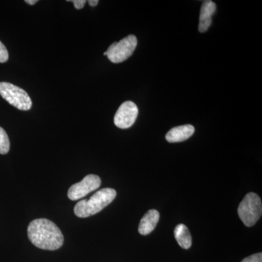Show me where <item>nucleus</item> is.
Here are the masks:
<instances>
[{"label":"nucleus","mask_w":262,"mask_h":262,"mask_svg":"<svg viewBox=\"0 0 262 262\" xmlns=\"http://www.w3.org/2000/svg\"><path fill=\"white\" fill-rule=\"evenodd\" d=\"M237 212L244 225L248 227H252L261 216V198L256 193H248L239 203Z\"/></svg>","instance_id":"3"},{"label":"nucleus","mask_w":262,"mask_h":262,"mask_svg":"<svg viewBox=\"0 0 262 262\" xmlns=\"http://www.w3.org/2000/svg\"><path fill=\"white\" fill-rule=\"evenodd\" d=\"M160 220V213L157 210H149L141 219L139 232L142 235H147L154 230Z\"/></svg>","instance_id":"10"},{"label":"nucleus","mask_w":262,"mask_h":262,"mask_svg":"<svg viewBox=\"0 0 262 262\" xmlns=\"http://www.w3.org/2000/svg\"><path fill=\"white\" fill-rule=\"evenodd\" d=\"M38 0H26L25 3L30 5H34L37 3Z\"/></svg>","instance_id":"17"},{"label":"nucleus","mask_w":262,"mask_h":262,"mask_svg":"<svg viewBox=\"0 0 262 262\" xmlns=\"http://www.w3.org/2000/svg\"><path fill=\"white\" fill-rule=\"evenodd\" d=\"M139 114V108L133 101H125L117 110L114 122L119 128H129L134 125Z\"/></svg>","instance_id":"7"},{"label":"nucleus","mask_w":262,"mask_h":262,"mask_svg":"<svg viewBox=\"0 0 262 262\" xmlns=\"http://www.w3.org/2000/svg\"><path fill=\"white\" fill-rule=\"evenodd\" d=\"M70 2H72V3H73L76 9L77 10L82 9L86 3L85 0H72V1Z\"/></svg>","instance_id":"15"},{"label":"nucleus","mask_w":262,"mask_h":262,"mask_svg":"<svg viewBox=\"0 0 262 262\" xmlns=\"http://www.w3.org/2000/svg\"><path fill=\"white\" fill-rule=\"evenodd\" d=\"M241 262H262V253H255V254L244 258Z\"/></svg>","instance_id":"14"},{"label":"nucleus","mask_w":262,"mask_h":262,"mask_svg":"<svg viewBox=\"0 0 262 262\" xmlns=\"http://www.w3.org/2000/svg\"><path fill=\"white\" fill-rule=\"evenodd\" d=\"M98 0H89V4L90 6L91 7H96V5H98Z\"/></svg>","instance_id":"16"},{"label":"nucleus","mask_w":262,"mask_h":262,"mask_svg":"<svg viewBox=\"0 0 262 262\" xmlns=\"http://www.w3.org/2000/svg\"><path fill=\"white\" fill-rule=\"evenodd\" d=\"M10 146L8 134L3 127H0V154H7L9 151Z\"/></svg>","instance_id":"12"},{"label":"nucleus","mask_w":262,"mask_h":262,"mask_svg":"<svg viewBox=\"0 0 262 262\" xmlns=\"http://www.w3.org/2000/svg\"><path fill=\"white\" fill-rule=\"evenodd\" d=\"M101 180L98 176L89 174L80 182L76 183L70 188L68 191V198L71 201H77L89 193L96 190L101 186Z\"/></svg>","instance_id":"6"},{"label":"nucleus","mask_w":262,"mask_h":262,"mask_svg":"<svg viewBox=\"0 0 262 262\" xmlns=\"http://www.w3.org/2000/svg\"><path fill=\"white\" fill-rule=\"evenodd\" d=\"M9 58L8 50L3 42L0 41V63H5Z\"/></svg>","instance_id":"13"},{"label":"nucleus","mask_w":262,"mask_h":262,"mask_svg":"<svg viewBox=\"0 0 262 262\" xmlns=\"http://www.w3.org/2000/svg\"><path fill=\"white\" fill-rule=\"evenodd\" d=\"M28 237L36 247L48 251L61 248L64 241L61 229L47 219L33 220L28 227Z\"/></svg>","instance_id":"1"},{"label":"nucleus","mask_w":262,"mask_h":262,"mask_svg":"<svg viewBox=\"0 0 262 262\" xmlns=\"http://www.w3.org/2000/svg\"><path fill=\"white\" fill-rule=\"evenodd\" d=\"M174 236L179 246L184 249H189L192 246V236L187 226L180 224L174 229Z\"/></svg>","instance_id":"11"},{"label":"nucleus","mask_w":262,"mask_h":262,"mask_svg":"<svg viewBox=\"0 0 262 262\" xmlns=\"http://www.w3.org/2000/svg\"><path fill=\"white\" fill-rule=\"evenodd\" d=\"M137 43L136 36L130 34L120 42L113 43L106 51V56L113 63H122L132 56L137 47Z\"/></svg>","instance_id":"5"},{"label":"nucleus","mask_w":262,"mask_h":262,"mask_svg":"<svg viewBox=\"0 0 262 262\" xmlns=\"http://www.w3.org/2000/svg\"><path fill=\"white\" fill-rule=\"evenodd\" d=\"M116 191L112 188H104L95 193L89 200L78 202L75 207V215L80 218H87L102 211L116 198Z\"/></svg>","instance_id":"2"},{"label":"nucleus","mask_w":262,"mask_h":262,"mask_svg":"<svg viewBox=\"0 0 262 262\" xmlns=\"http://www.w3.org/2000/svg\"><path fill=\"white\" fill-rule=\"evenodd\" d=\"M194 133V127L192 125H181L169 130L165 139L170 143L182 142L189 139Z\"/></svg>","instance_id":"9"},{"label":"nucleus","mask_w":262,"mask_h":262,"mask_svg":"<svg viewBox=\"0 0 262 262\" xmlns=\"http://www.w3.org/2000/svg\"><path fill=\"white\" fill-rule=\"evenodd\" d=\"M216 5L213 1L207 0L203 3L201 6V13H200L199 29L200 32H206L211 27L212 23V16L214 14Z\"/></svg>","instance_id":"8"},{"label":"nucleus","mask_w":262,"mask_h":262,"mask_svg":"<svg viewBox=\"0 0 262 262\" xmlns=\"http://www.w3.org/2000/svg\"><path fill=\"white\" fill-rule=\"evenodd\" d=\"M0 96L10 104L22 111L32 108V101L24 90L9 82H0Z\"/></svg>","instance_id":"4"}]
</instances>
